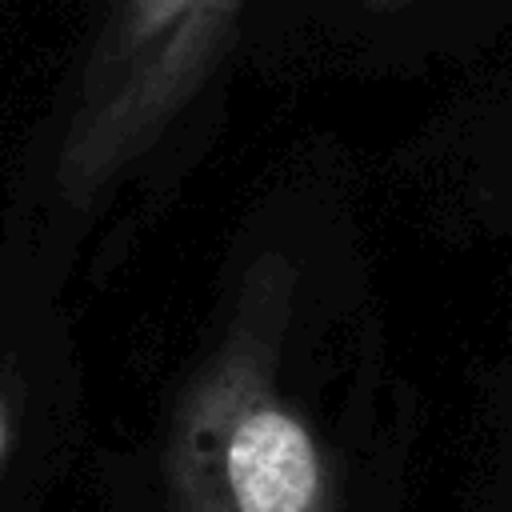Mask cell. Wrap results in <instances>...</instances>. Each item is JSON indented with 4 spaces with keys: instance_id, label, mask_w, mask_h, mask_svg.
<instances>
[{
    "instance_id": "cell-1",
    "label": "cell",
    "mask_w": 512,
    "mask_h": 512,
    "mask_svg": "<svg viewBox=\"0 0 512 512\" xmlns=\"http://www.w3.org/2000/svg\"><path fill=\"white\" fill-rule=\"evenodd\" d=\"M288 268H256L224 340L180 392L164 444L172 512H336L332 464L280 392Z\"/></svg>"
},
{
    "instance_id": "cell-3",
    "label": "cell",
    "mask_w": 512,
    "mask_h": 512,
    "mask_svg": "<svg viewBox=\"0 0 512 512\" xmlns=\"http://www.w3.org/2000/svg\"><path fill=\"white\" fill-rule=\"evenodd\" d=\"M4 436H8V408L0 400V452H4Z\"/></svg>"
},
{
    "instance_id": "cell-2",
    "label": "cell",
    "mask_w": 512,
    "mask_h": 512,
    "mask_svg": "<svg viewBox=\"0 0 512 512\" xmlns=\"http://www.w3.org/2000/svg\"><path fill=\"white\" fill-rule=\"evenodd\" d=\"M240 0H112L60 136L56 184L84 204L112 184L204 84Z\"/></svg>"
},
{
    "instance_id": "cell-4",
    "label": "cell",
    "mask_w": 512,
    "mask_h": 512,
    "mask_svg": "<svg viewBox=\"0 0 512 512\" xmlns=\"http://www.w3.org/2000/svg\"><path fill=\"white\" fill-rule=\"evenodd\" d=\"M372 8H404V4H416V0H368Z\"/></svg>"
}]
</instances>
